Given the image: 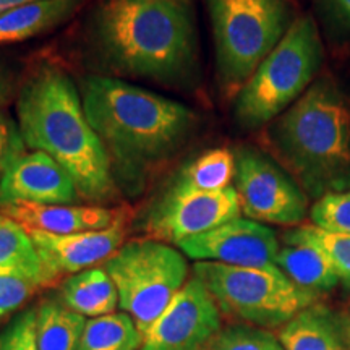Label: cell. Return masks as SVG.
<instances>
[{
  "label": "cell",
  "mask_w": 350,
  "mask_h": 350,
  "mask_svg": "<svg viewBox=\"0 0 350 350\" xmlns=\"http://www.w3.org/2000/svg\"><path fill=\"white\" fill-rule=\"evenodd\" d=\"M10 94H12L10 73H8L7 70L0 65V112H2V107L7 104Z\"/></svg>",
  "instance_id": "obj_31"
},
{
  "label": "cell",
  "mask_w": 350,
  "mask_h": 350,
  "mask_svg": "<svg viewBox=\"0 0 350 350\" xmlns=\"http://www.w3.org/2000/svg\"><path fill=\"white\" fill-rule=\"evenodd\" d=\"M234 154L235 190L247 219L261 224H300L308 213V198L299 183L260 150L242 146Z\"/></svg>",
  "instance_id": "obj_9"
},
{
  "label": "cell",
  "mask_w": 350,
  "mask_h": 350,
  "mask_svg": "<svg viewBox=\"0 0 350 350\" xmlns=\"http://www.w3.org/2000/svg\"><path fill=\"white\" fill-rule=\"evenodd\" d=\"M44 279L21 273H0V323L16 313L42 287Z\"/></svg>",
  "instance_id": "obj_26"
},
{
  "label": "cell",
  "mask_w": 350,
  "mask_h": 350,
  "mask_svg": "<svg viewBox=\"0 0 350 350\" xmlns=\"http://www.w3.org/2000/svg\"><path fill=\"white\" fill-rule=\"evenodd\" d=\"M125 219L126 216L103 230L68 235L31 232L29 235L44 271L55 282L60 275H73L106 262L124 245Z\"/></svg>",
  "instance_id": "obj_13"
},
{
  "label": "cell",
  "mask_w": 350,
  "mask_h": 350,
  "mask_svg": "<svg viewBox=\"0 0 350 350\" xmlns=\"http://www.w3.org/2000/svg\"><path fill=\"white\" fill-rule=\"evenodd\" d=\"M86 34L109 77L187 86L198 75L195 0H100Z\"/></svg>",
  "instance_id": "obj_1"
},
{
  "label": "cell",
  "mask_w": 350,
  "mask_h": 350,
  "mask_svg": "<svg viewBox=\"0 0 350 350\" xmlns=\"http://www.w3.org/2000/svg\"><path fill=\"white\" fill-rule=\"evenodd\" d=\"M26 148L46 152L67 170L81 198L109 200L116 191L111 157L83 107L80 86L64 70L42 67L16 99Z\"/></svg>",
  "instance_id": "obj_3"
},
{
  "label": "cell",
  "mask_w": 350,
  "mask_h": 350,
  "mask_svg": "<svg viewBox=\"0 0 350 350\" xmlns=\"http://www.w3.org/2000/svg\"><path fill=\"white\" fill-rule=\"evenodd\" d=\"M222 329V312L196 275L144 334L139 350H204Z\"/></svg>",
  "instance_id": "obj_10"
},
{
  "label": "cell",
  "mask_w": 350,
  "mask_h": 350,
  "mask_svg": "<svg viewBox=\"0 0 350 350\" xmlns=\"http://www.w3.org/2000/svg\"><path fill=\"white\" fill-rule=\"evenodd\" d=\"M321 64L318 26L312 16L301 15L235 96L237 124L255 130L278 119L313 85Z\"/></svg>",
  "instance_id": "obj_5"
},
{
  "label": "cell",
  "mask_w": 350,
  "mask_h": 350,
  "mask_svg": "<svg viewBox=\"0 0 350 350\" xmlns=\"http://www.w3.org/2000/svg\"><path fill=\"white\" fill-rule=\"evenodd\" d=\"M235 154L226 148L206 151L175 174L167 191L172 193H213L232 187Z\"/></svg>",
  "instance_id": "obj_20"
},
{
  "label": "cell",
  "mask_w": 350,
  "mask_h": 350,
  "mask_svg": "<svg viewBox=\"0 0 350 350\" xmlns=\"http://www.w3.org/2000/svg\"><path fill=\"white\" fill-rule=\"evenodd\" d=\"M33 2H38V0H0V15L8 10H13V8L28 5V3Z\"/></svg>",
  "instance_id": "obj_32"
},
{
  "label": "cell",
  "mask_w": 350,
  "mask_h": 350,
  "mask_svg": "<svg viewBox=\"0 0 350 350\" xmlns=\"http://www.w3.org/2000/svg\"><path fill=\"white\" fill-rule=\"evenodd\" d=\"M313 226L350 235V188L323 195L310 211Z\"/></svg>",
  "instance_id": "obj_27"
},
{
  "label": "cell",
  "mask_w": 350,
  "mask_h": 350,
  "mask_svg": "<svg viewBox=\"0 0 350 350\" xmlns=\"http://www.w3.org/2000/svg\"><path fill=\"white\" fill-rule=\"evenodd\" d=\"M25 150L26 144L18 122L8 113L0 112V182L13 161L23 154Z\"/></svg>",
  "instance_id": "obj_29"
},
{
  "label": "cell",
  "mask_w": 350,
  "mask_h": 350,
  "mask_svg": "<svg viewBox=\"0 0 350 350\" xmlns=\"http://www.w3.org/2000/svg\"><path fill=\"white\" fill-rule=\"evenodd\" d=\"M36 310L29 308L16 314L0 332V350H39L36 338Z\"/></svg>",
  "instance_id": "obj_28"
},
{
  "label": "cell",
  "mask_w": 350,
  "mask_h": 350,
  "mask_svg": "<svg viewBox=\"0 0 350 350\" xmlns=\"http://www.w3.org/2000/svg\"><path fill=\"white\" fill-rule=\"evenodd\" d=\"M80 93L88 120L111 157L113 178L133 187L151 167L177 154L198 126L185 104L122 78L86 77Z\"/></svg>",
  "instance_id": "obj_2"
},
{
  "label": "cell",
  "mask_w": 350,
  "mask_h": 350,
  "mask_svg": "<svg viewBox=\"0 0 350 350\" xmlns=\"http://www.w3.org/2000/svg\"><path fill=\"white\" fill-rule=\"evenodd\" d=\"M39 350H81L88 319L67 308L60 300H44L36 308Z\"/></svg>",
  "instance_id": "obj_21"
},
{
  "label": "cell",
  "mask_w": 350,
  "mask_h": 350,
  "mask_svg": "<svg viewBox=\"0 0 350 350\" xmlns=\"http://www.w3.org/2000/svg\"><path fill=\"white\" fill-rule=\"evenodd\" d=\"M81 0H38L0 15V46L21 42L67 21Z\"/></svg>",
  "instance_id": "obj_18"
},
{
  "label": "cell",
  "mask_w": 350,
  "mask_h": 350,
  "mask_svg": "<svg viewBox=\"0 0 350 350\" xmlns=\"http://www.w3.org/2000/svg\"><path fill=\"white\" fill-rule=\"evenodd\" d=\"M286 350H350L345 321L325 305L313 304L279 329Z\"/></svg>",
  "instance_id": "obj_17"
},
{
  "label": "cell",
  "mask_w": 350,
  "mask_h": 350,
  "mask_svg": "<svg viewBox=\"0 0 350 350\" xmlns=\"http://www.w3.org/2000/svg\"><path fill=\"white\" fill-rule=\"evenodd\" d=\"M221 88L235 94L292 25L286 0H206Z\"/></svg>",
  "instance_id": "obj_6"
},
{
  "label": "cell",
  "mask_w": 350,
  "mask_h": 350,
  "mask_svg": "<svg viewBox=\"0 0 350 350\" xmlns=\"http://www.w3.org/2000/svg\"><path fill=\"white\" fill-rule=\"evenodd\" d=\"M269 142L314 198L350 188V99L319 78L269 126Z\"/></svg>",
  "instance_id": "obj_4"
},
{
  "label": "cell",
  "mask_w": 350,
  "mask_h": 350,
  "mask_svg": "<svg viewBox=\"0 0 350 350\" xmlns=\"http://www.w3.org/2000/svg\"><path fill=\"white\" fill-rule=\"evenodd\" d=\"M284 245L279 248L275 266L310 294L317 295L329 292L339 281L329 258L317 245L301 237L295 229L287 230L282 237Z\"/></svg>",
  "instance_id": "obj_16"
},
{
  "label": "cell",
  "mask_w": 350,
  "mask_h": 350,
  "mask_svg": "<svg viewBox=\"0 0 350 350\" xmlns=\"http://www.w3.org/2000/svg\"><path fill=\"white\" fill-rule=\"evenodd\" d=\"M345 327H347V336H349V340H350V317L345 319Z\"/></svg>",
  "instance_id": "obj_33"
},
{
  "label": "cell",
  "mask_w": 350,
  "mask_h": 350,
  "mask_svg": "<svg viewBox=\"0 0 350 350\" xmlns=\"http://www.w3.org/2000/svg\"><path fill=\"white\" fill-rule=\"evenodd\" d=\"M60 300L67 308L85 318H99L116 313L119 292L104 268H91L65 279Z\"/></svg>",
  "instance_id": "obj_19"
},
{
  "label": "cell",
  "mask_w": 350,
  "mask_h": 350,
  "mask_svg": "<svg viewBox=\"0 0 350 350\" xmlns=\"http://www.w3.org/2000/svg\"><path fill=\"white\" fill-rule=\"evenodd\" d=\"M5 216L16 221L23 229L42 234L68 235L80 232L103 230L125 216V209L77 204H34L15 203L0 208Z\"/></svg>",
  "instance_id": "obj_15"
},
{
  "label": "cell",
  "mask_w": 350,
  "mask_h": 350,
  "mask_svg": "<svg viewBox=\"0 0 350 350\" xmlns=\"http://www.w3.org/2000/svg\"><path fill=\"white\" fill-rule=\"evenodd\" d=\"M142 342L133 319L122 312L88 319L81 350H139Z\"/></svg>",
  "instance_id": "obj_23"
},
{
  "label": "cell",
  "mask_w": 350,
  "mask_h": 350,
  "mask_svg": "<svg viewBox=\"0 0 350 350\" xmlns=\"http://www.w3.org/2000/svg\"><path fill=\"white\" fill-rule=\"evenodd\" d=\"M204 350H286L269 329L253 325L222 327Z\"/></svg>",
  "instance_id": "obj_24"
},
{
  "label": "cell",
  "mask_w": 350,
  "mask_h": 350,
  "mask_svg": "<svg viewBox=\"0 0 350 350\" xmlns=\"http://www.w3.org/2000/svg\"><path fill=\"white\" fill-rule=\"evenodd\" d=\"M325 7L334 23L350 31V0H325Z\"/></svg>",
  "instance_id": "obj_30"
},
{
  "label": "cell",
  "mask_w": 350,
  "mask_h": 350,
  "mask_svg": "<svg viewBox=\"0 0 350 350\" xmlns=\"http://www.w3.org/2000/svg\"><path fill=\"white\" fill-rule=\"evenodd\" d=\"M295 230L325 252L339 275V281L350 288V235L319 229L313 224L295 227Z\"/></svg>",
  "instance_id": "obj_25"
},
{
  "label": "cell",
  "mask_w": 350,
  "mask_h": 350,
  "mask_svg": "<svg viewBox=\"0 0 350 350\" xmlns=\"http://www.w3.org/2000/svg\"><path fill=\"white\" fill-rule=\"evenodd\" d=\"M80 198L67 170L46 152H23L0 182V208L15 203L73 204Z\"/></svg>",
  "instance_id": "obj_14"
},
{
  "label": "cell",
  "mask_w": 350,
  "mask_h": 350,
  "mask_svg": "<svg viewBox=\"0 0 350 350\" xmlns=\"http://www.w3.org/2000/svg\"><path fill=\"white\" fill-rule=\"evenodd\" d=\"M178 248L195 261L239 268H269L275 266L281 243L275 232L266 224L235 217L204 234L182 240Z\"/></svg>",
  "instance_id": "obj_12"
},
{
  "label": "cell",
  "mask_w": 350,
  "mask_h": 350,
  "mask_svg": "<svg viewBox=\"0 0 350 350\" xmlns=\"http://www.w3.org/2000/svg\"><path fill=\"white\" fill-rule=\"evenodd\" d=\"M0 273H21L52 284L42 268L31 235L0 211Z\"/></svg>",
  "instance_id": "obj_22"
},
{
  "label": "cell",
  "mask_w": 350,
  "mask_h": 350,
  "mask_svg": "<svg viewBox=\"0 0 350 350\" xmlns=\"http://www.w3.org/2000/svg\"><path fill=\"white\" fill-rule=\"evenodd\" d=\"M240 213L242 206L235 187L213 193L165 191L148 214L146 232L151 239L178 245L240 217Z\"/></svg>",
  "instance_id": "obj_11"
},
{
  "label": "cell",
  "mask_w": 350,
  "mask_h": 350,
  "mask_svg": "<svg viewBox=\"0 0 350 350\" xmlns=\"http://www.w3.org/2000/svg\"><path fill=\"white\" fill-rule=\"evenodd\" d=\"M119 292V306L144 338L188 281L185 256L154 239L131 240L104 262Z\"/></svg>",
  "instance_id": "obj_8"
},
{
  "label": "cell",
  "mask_w": 350,
  "mask_h": 350,
  "mask_svg": "<svg viewBox=\"0 0 350 350\" xmlns=\"http://www.w3.org/2000/svg\"><path fill=\"white\" fill-rule=\"evenodd\" d=\"M193 275L211 292L222 313L262 329H281L317 300V295L295 286L278 266L239 268L196 261Z\"/></svg>",
  "instance_id": "obj_7"
}]
</instances>
